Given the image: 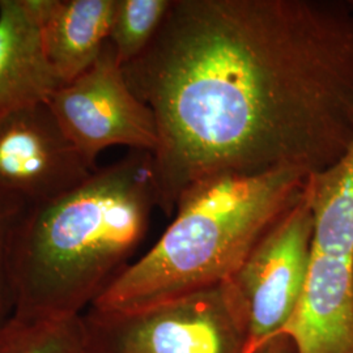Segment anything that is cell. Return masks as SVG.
<instances>
[{"mask_svg": "<svg viewBox=\"0 0 353 353\" xmlns=\"http://www.w3.org/2000/svg\"><path fill=\"white\" fill-rule=\"evenodd\" d=\"M154 115L157 208L223 174L336 164L353 141V1L173 0L123 67Z\"/></svg>", "mask_w": 353, "mask_h": 353, "instance_id": "1", "label": "cell"}, {"mask_svg": "<svg viewBox=\"0 0 353 353\" xmlns=\"http://www.w3.org/2000/svg\"><path fill=\"white\" fill-rule=\"evenodd\" d=\"M157 208L152 153L130 151L61 196L29 205L12 252L13 316H83L144 240Z\"/></svg>", "mask_w": 353, "mask_h": 353, "instance_id": "2", "label": "cell"}, {"mask_svg": "<svg viewBox=\"0 0 353 353\" xmlns=\"http://www.w3.org/2000/svg\"><path fill=\"white\" fill-rule=\"evenodd\" d=\"M310 176L299 170L204 178L185 190L176 216L90 307L134 312L221 285L297 202Z\"/></svg>", "mask_w": 353, "mask_h": 353, "instance_id": "3", "label": "cell"}, {"mask_svg": "<svg viewBox=\"0 0 353 353\" xmlns=\"http://www.w3.org/2000/svg\"><path fill=\"white\" fill-rule=\"evenodd\" d=\"M314 214L306 189L221 284L240 325L245 353L284 335L303 300Z\"/></svg>", "mask_w": 353, "mask_h": 353, "instance_id": "4", "label": "cell"}, {"mask_svg": "<svg viewBox=\"0 0 353 353\" xmlns=\"http://www.w3.org/2000/svg\"><path fill=\"white\" fill-rule=\"evenodd\" d=\"M81 322L90 353H245L221 285L134 312L89 307Z\"/></svg>", "mask_w": 353, "mask_h": 353, "instance_id": "5", "label": "cell"}, {"mask_svg": "<svg viewBox=\"0 0 353 353\" xmlns=\"http://www.w3.org/2000/svg\"><path fill=\"white\" fill-rule=\"evenodd\" d=\"M48 103L68 139L96 168L100 153L115 145L156 151L154 115L130 88L109 42L96 62L63 84Z\"/></svg>", "mask_w": 353, "mask_h": 353, "instance_id": "6", "label": "cell"}, {"mask_svg": "<svg viewBox=\"0 0 353 353\" xmlns=\"http://www.w3.org/2000/svg\"><path fill=\"white\" fill-rule=\"evenodd\" d=\"M97 168L68 139L48 102L0 121V190L29 205L61 196Z\"/></svg>", "mask_w": 353, "mask_h": 353, "instance_id": "7", "label": "cell"}, {"mask_svg": "<svg viewBox=\"0 0 353 353\" xmlns=\"http://www.w3.org/2000/svg\"><path fill=\"white\" fill-rule=\"evenodd\" d=\"M62 85L42 46L39 0H0V121Z\"/></svg>", "mask_w": 353, "mask_h": 353, "instance_id": "8", "label": "cell"}, {"mask_svg": "<svg viewBox=\"0 0 353 353\" xmlns=\"http://www.w3.org/2000/svg\"><path fill=\"white\" fill-rule=\"evenodd\" d=\"M117 0H39L45 55L63 84L85 72L109 42Z\"/></svg>", "mask_w": 353, "mask_h": 353, "instance_id": "9", "label": "cell"}, {"mask_svg": "<svg viewBox=\"0 0 353 353\" xmlns=\"http://www.w3.org/2000/svg\"><path fill=\"white\" fill-rule=\"evenodd\" d=\"M0 353H90L81 316L26 323L11 319L0 331Z\"/></svg>", "mask_w": 353, "mask_h": 353, "instance_id": "10", "label": "cell"}, {"mask_svg": "<svg viewBox=\"0 0 353 353\" xmlns=\"http://www.w3.org/2000/svg\"><path fill=\"white\" fill-rule=\"evenodd\" d=\"M172 3L173 0H117L109 43L122 67L147 50Z\"/></svg>", "mask_w": 353, "mask_h": 353, "instance_id": "11", "label": "cell"}, {"mask_svg": "<svg viewBox=\"0 0 353 353\" xmlns=\"http://www.w3.org/2000/svg\"><path fill=\"white\" fill-rule=\"evenodd\" d=\"M28 208L24 199L0 190V330L13 316V243Z\"/></svg>", "mask_w": 353, "mask_h": 353, "instance_id": "12", "label": "cell"}, {"mask_svg": "<svg viewBox=\"0 0 353 353\" xmlns=\"http://www.w3.org/2000/svg\"><path fill=\"white\" fill-rule=\"evenodd\" d=\"M256 353H297V348L288 335H280L270 341L259 352Z\"/></svg>", "mask_w": 353, "mask_h": 353, "instance_id": "13", "label": "cell"}, {"mask_svg": "<svg viewBox=\"0 0 353 353\" xmlns=\"http://www.w3.org/2000/svg\"><path fill=\"white\" fill-rule=\"evenodd\" d=\"M0 331H1V330H0Z\"/></svg>", "mask_w": 353, "mask_h": 353, "instance_id": "14", "label": "cell"}]
</instances>
